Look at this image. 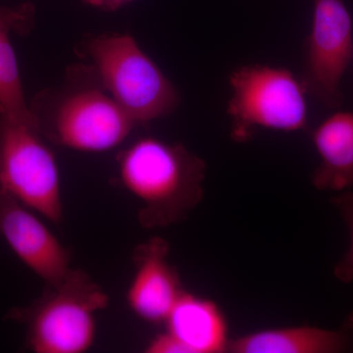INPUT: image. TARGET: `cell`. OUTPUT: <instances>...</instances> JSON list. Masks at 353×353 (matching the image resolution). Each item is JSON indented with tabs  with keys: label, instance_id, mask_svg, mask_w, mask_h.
Here are the masks:
<instances>
[{
	"label": "cell",
	"instance_id": "1",
	"mask_svg": "<svg viewBox=\"0 0 353 353\" xmlns=\"http://www.w3.org/2000/svg\"><path fill=\"white\" fill-rule=\"evenodd\" d=\"M205 161L182 143L154 137L137 139L118 157L119 180L141 203L146 230L178 224L203 199Z\"/></svg>",
	"mask_w": 353,
	"mask_h": 353
},
{
	"label": "cell",
	"instance_id": "2",
	"mask_svg": "<svg viewBox=\"0 0 353 353\" xmlns=\"http://www.w3.org/2000/svg\"><path fill=\"white\" fill-rule=\"evenodd\" d=\"M80 52L95 82L138 126L167 117L180 104L179 90L131 34H99Z\"/></svg>",
	"mask_w": 353,
	"mask_h": 353
},
{
	"label": "cell",
	"instance_id": "3",
	"mask_svg": "<svg viewBox=\"0 0 353 353\" xmlns=\"http://www.w3.org/2000/svg\"><path fill=\"white\" fill-rule=\"evenodd\" d=\"M85 73V83L39 92L30 109L39 131L50 143L76 152H108L120 145L138 125L88 70Z\"/></svg>",
	"mask_w": 353,
	"mask_h": 353
},
{
	"label": "cell",
	"instance_id": "4",
	"mask_svg": "<svg viewBox=\"0 0 353 353\" xmlns=\"http://www.w3.org/2000/svg\"><path fill=\"white\" fill-rule=\"evenodd\" d=\"M109 296L87 272L70 268L60 282L46 285L41 297L14 308L8 319L24 325L26 345L36 353H83L94 343L97 317Z\"/></svg>",
	"mask_w": 353,
	"mask_h": 353
},
{
	"label": "cell",
	"instance_id": "5",
	"mask_svg": "<svg viewBox=\"0 0 353 353\" xmlns=\"http://www.w3.org/2000/svg\"><path fill=\"white\" fill-rule=\"evenodd\" d=\"M228 101L231 137L245 143L257 128L292 132L308 129V108L303 82L284 67L250 64L229 78Z\"/></svg>",
	"mask_w": 353,
	"mask_h": 353
},
{
	"label": "cell",
	"instance_id": "6",
	"mask_svg": "<svg viewBox=\"0 0 353 353\" xmlns=\"http://www.w3.org/2000/svg\"><path fill=\"white\" fill-rule=\"evenodd\" d=\"M0 189L54 224L63 220L57 157L36 123L0 117Z\"/></svg>",
	"mask_w": 353,
	"mask_h": 353
},
{
	"label": "cell",
	"instance_id": "7",
	"mask_svg": "<svg viewBox=\"0 0 353 353\" xmlns=\"http://www.w3.org/2000/svg\"><path fill=\"white\" fill-rule=\"evenodd\" d=\"M352 59V20L345 1L313 0L301 79L307 94L325 108H340L343 102L341 81Z\"/></svg>",
	"mask_w": 353,
	"mask_h": 353
},
{
	"label": "cell",
	"instance_id": "8",
	"mask_svg": "<svg viewBox=\"0 0 353 353\" xmlns=\"http://www.w3.org/2000/svg\"><path fill=\"white\" fill-rule=\"evenodd\" d=\"M34 213L0 189V239L46 285H54L71 268V255Z\"/></svg>",
	"mask_w": 353,
	"mask_h": 353
},
{
	"label": "cell",
	"instance_id": "9",
	"mask_svg": "<svg viewBox=\"0 0 353 353\" xmlns=\"http://www.w3.org/2000/svg\"><path fill=\"white\" fill-rule=\"evenodd\" d=\"M169 253L168 241L158 236L139 243L132 252L136 272L127 290V303L139 319L152 324H164L185 292Z\"/></svg>",
	"mask_w": 353,
	"mask_h": 353
},
{
	"label": "cell",
	"instance_id": "10",
	"mask_svg": "<svg viewBox=\"0 0 353 353\" xmlns=\"http://www.w3.org/2000/svg\"><path fill=\"white\" fill-rule=\"evenodd\" d=\"M231 353L353 352V310L340 328L327 330L310 325L265 329L232 339Z\"/></svg>",
	"mask_w": 353,
	"mask_h": 353
},
{
	"label": "cell",
	"instance_id": "11",
	"mask_svg": "<svg viewBox=\"0 0 353 353\" xmlns=\"http://www.w3.org/2000/svg\"><path fill=\"white\" fill-rule=\"evenodd\" d=\"M166 331L176 339L185 353L229 352V323L222 309L212 299L183 292L165 320Z\"/></svg>",
	"mask_w": 353,
	"mask_h": 353
},
{
	"label": "cell",
	"instance_id": "12",
	"mask_svg": "<svg viewBox=\"0 0 353 353\" xmlns=\"http://www.w3.org/2000/svg\"><path fill=\"white\" fill-rule=\"evenodd\" d=\"M32 3L0 6V117L16 122L36 123L26 99L19 65L12 44L13 34L25 36L34 26Z\"/></svg>",
	"mask_w": 353,
	"mask_h": 353
},
{
	"label": "cell",
	"instance_id": "13",
	"mask_svg": "<svg viewBox=\"0 0 353 353\" xmlns=\"http://www.w3.org/2000/svg\"><path fill=\"white\" fill-rule=\"evenodd\" d=\"M320 163L311 175L318 190L353 187V111H336L310 132Z\"/></svg>",
	"mask_w": 353,
	"mask_h": 353
},
{
	"label": "cell",
	"instance_id": "14",
	"mask_svg": "<svg viewBox=\"0 0 353 353\" xmlns=\"http://www.w3.org/2000/svg\"><path fill=\"white\" fill-rule=\"evenodd\" d=\"M331 204L345 222L350 238V248L334 267V275L343 284H350L353 282V192H340L332 197Z\"/></svg>",
	"mask_w": 353,
	"mask_h": 353
},
{
	"label": "cell",
	"instance_id": "15",
	"mask_svg": "<svg viewBox=\"0 0 353 353\" xmlns=\"http://www.w3.org/2000/svg\"><path fill=\"white\" fill-rule=\"evenodd\" d=\"M145 350L146 353H185L183 345L167 331L155 336Z\"/></svg>",
	"mask_w": 353,
	"mask_h": 353
},
{
	"label": "cell",
	"instance_id": "16",
	"mask_svg": "<svg viewBox=\"0 0 353 353\" xmlns=\"http://www.w3.org/2000/svg\"><path fill=\"white\" fill-rule=\"evenodd\" d=\"M87 6L99 9L101 11H108V12H114L118 11L123 7L132 3L134 0H82Z\"/></svg>",
	"mask_w": 353,
	"mask_h": 353
}]
</instances>
